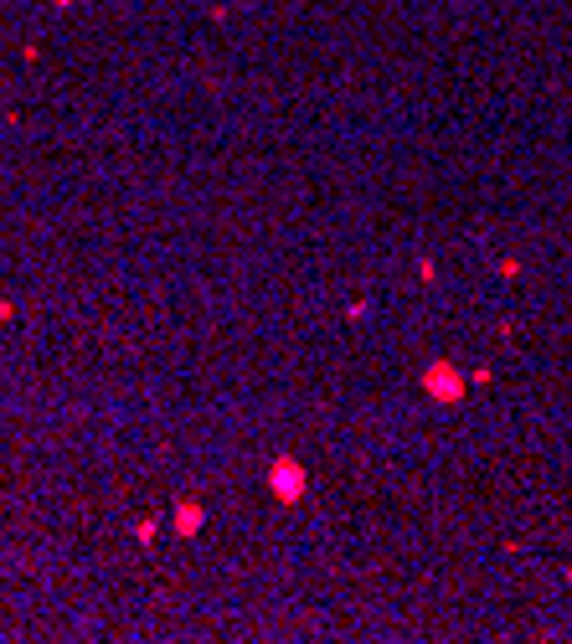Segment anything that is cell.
Here are the masks:
<instances>
[{"mask_svg": "<svg viewBox=\"0 0 572 644\" xmlns=\"http://www.w3.org/2000/svg\"><path fill=\"white\" fill-rule=\"evenodd\" d=\"M428 392H433V397H459V392H464V386H459V371L433 367L428 371Z\"/></svg>", "mask_w": 572, "mask_h": 644, "instance_id": "6da1fadb", "label": "cell"}, {"mask_svg": "<svg viewBox=\"0 0 572 644\" xmlns=\"http://www.w3.org/2000/svg\"><path fill=\"white\" fill-rule=\"evenodd\" d=\"M278 490H284V495H299V474H295V465H278Z\"/></svg>", "mask_w": 572, "mask_h": 644, "instance_id": "7a4b0ae2", "label": "cell"}]
</instances>
